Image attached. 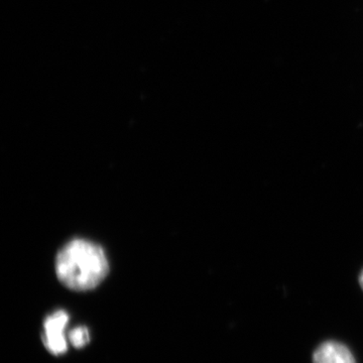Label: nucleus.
Wrapping results in <instances>:
<instances>
[{"instance_id":"nucleus-2","label":"nucleus","mask_w":363,"mask_h":363,"mask_svg":"<svg viewBox=\"0 0 363 363\" xmlns=\"http://www.w3.org/2000/svg\"><path fill=\"white\" fill-rule=\"evenodd\" d=\"M68 323L69 315L64 310L52 313L45 320L44 343L52 354H63L68 350V343L64 334Z\"/></svg>"},{"instance_id":"nucleus-1","label":"nucleus","mask_w":363,"mask_h":363,"mask_svg":"<svg viewBox=\"0 0 363 363\" xmlns=\"http://www.w3.org/2000/svg\"><path fill=\"white\" fill-rule=\"evenodd\" d=\"M108 272L106 253L93 241L76 238L69 241L57 255V277L70 290H93L104 281Z\"/></svg>"},{"instance_id":"nucleus-5","label":"nucleus","mask_w":363,"mask_h":363,"mask_svg":"<svg viewBox=\"0 0 363 363\" xmlns=\"http://www.w3.org/2000/svg\"><path fill=\"white\" fill-rule=\"evenodd\" d=\"M359 284H360V286H362V290H363V269H362V272H360Z\"/></svg>"},{"instance_id":"nucleus-4","label":"nucleus","mask_w":363,"mask_h":363,"mask_svg":"<svg viewBox=\"0 0 363 363\" xmlns=\"http://www.w3.org/2000/svg\"><path fill=\"white\" fill-rule=\"evenodd\" d=\"M69 339L74 347L82 348L87 345L90 340L89 330L86 327H77L69 334Z\"/></svg>"},{"instance_id":"nucleus-3","label":"nucleus","mask_w":363,"mask_h":363,"mask_svg":"<svg viewBox=\"0 0 363 363\" xmlns=\"http://www.w3.org/2000/svg\"><path fill=\"white\" fill-rule=\"evenodd\" d=\"M313 363H355L352 353L343 344L328 341L315 351Z\"/></svg>"}]
</instances>
